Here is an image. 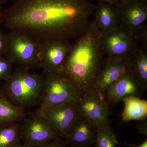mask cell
<instances>
[{"mask_svg": "<svg viewBox=\"0 0 147 147\" xmlns=\"http://www.w3.org/2000/svg\"><path fill=\"white\" fill-rule=\"evenodd\" d=\"M95 5L89 0H16L3 11L10 30L39 39H76L90 26Z\"/></svg>", "mask_w": 147, "mask_h": 147, "instance_id": "1", "label": "cell"}, {"mask_svg": "<svg viewBox=\"0 0 147 147\" xmlns=\"http://www.w3.org/2000/svg\"><path fill=\"white\" fill-rule=\"evenodd\" d=\"M101 35L91 21L89 28L72 44L63 74L80 94L93 88L105 54Z\"/></svg>", "mask_w": 147, "mask_h": 147, "instance_id": "2", "label": "cell"}, {"mask_svg": "<svg viewBox=\"0 0 147 147\" xmlns=\"http://www.w3.org/2000/svg\"><path fill=\"white\" fill-rule=\"evenodd\" d=\"M44 87L43 74L16 67L1 89L6 98L16 107L25 110L40 104Z\"/></svg>", "mask_w": 147, "mask_h": 147, "instance_id": "3", "label": "cell"}, {"mask_svg": "<svg viewBox=\"0 0 147 147\" xmlns=\"http://www.w3.org/2000/svg\"><path fill=\"white\" fill-rule=\"evenodd\" d=\"M5 55L18 67L27 70L40 66L41 41L26 32L11 30Z\"/></svg>", "mask_w": 147, "mask_h": 147, "instance_id": "4", "label": "cell"}, {"mask_svg": "<svg viewBox=\"0 0 147 147\" xmlns=\"http://www.w3.org/2000/svg\"><path fill=\"white\" fill-rule=\"evenodd\" d=\"M42 101L36 113L52 106L67 103H75L80 93L63 74L45 72Z\"/></svg>", "mask_w": 147, "mask_h": 147, "instance_id": "5", "label": "cell"}, {"mask_svg": "<svg viewBox=\"0 0 147 147\" xmlns=\"http://www.w3.org/2000/svg\"><path fill=\"white\" fill-rule=\"evenodd\" d=\"M22 121V142L27 147H37L61 137L50 121L35 112Z\"/></svg>", "mask_w": 147, "mask_h": 147, "instance_id": "6", "label": "cell"}, {"mask_svg": "<svg viewBox=\"0 0 147 147\" xmlns=\"http://www.w3.org/2000/svg\"><path fill=\"white\" fill-rule=\"evenodd\" d=\"M79 115L84 116L97 127L108 126L111 113L104 95L94 87L80 94L75 102Z\"/></svg>", "mask_w": 147, "mask_h": 147, "instance_id": "7", "label": "cell"}, {"mask_svg": "<svg viewBox=\"0 0 147 147\" xmlns=\"http://www.w3.org/2000/svg\"><path fill=\"white\" fill-rule=\"evenodd\" d=\"M72 44L64 39L46 40L41 41L40 67L45 72L63 74Z\"/></svg>", "mask_w": 147, "mask_h": 147, "instance_id": "8", "label": "cell"}, {"mask_svg": "<svg viewBox=\"0 0 147 147\" xmlns=\"http://www.w3.org/2000/svg\"><path fill=\"white\" fill-rule=\"evenodd\" d=\"M101 41L105 55L110 58L128 59L139 47L136 37L119 26L101 35Z\"/></svg>", "mask_w": 147, "mask_h": 147, "instance_id": "9", "label": "cell"}, {"mask_svg": "<svg viewBox=\"0 0 147 147\" xmlns=\"http://www.w3.org/2000/svg\"><path fill=\"white\" fill-rule=\"evenodd\" d=\"M116 6L119 26L134 35L147 19V0H120Z\"/></svg>", "mask_w": 147, "mask_h": 147, "instance_id": "10", "label": "cell"}, {"mask_svg": "<svg viewBox=\"0 0 147 147\" xmlns=\"http://www.w3.org/2000/svg\"><path fill=\"white\" fill-rule=\"evenodd\" d=\"M36 113L43 116L50 121L61 138H65L67 137L71 127L80 116L75 103L55 105Z\"/></svg>", "mask_w": 147, "mask_h": 147, "instance_id": "11", "label": "cell"}, {"mask_svg": "<svg viewBox=\"0 0 147 147\" xmlns=\"http://www.w3.org/2000/svg\"><path fill=\"white\" fill-rule=\"evenodd\" d=\"M146 90L129 70L108 86L104 97L112 103H118L131 97L141 98Z\"/></svg>", "mask_w": 147, "mask_h": 147, "instance_id": "12", "label": "cell"}, {"mask_svg": "<svg viewBox=\"0 0 147 147\" xmlns=\"http://www.w3.org/2000/svg\"><path fill=\"white\" fill-rule=\"evenodd\" d=\"M128 71V59L105 58L94 84L104 95L109 86Z\"/></svg>", "mask_w": 147, "mask_h": 147, "instance_id": "13", "label": "cell"}, {"mask_svg": "<svg viewBox=\"0 0 147 147\" xmlns=\"http://www.w3.org/2000/svg\"><path fill=\"white\" fill-rule=\"evenodd\" d=\"M97 126L84 116H79L69 129L66 142L70 146H91L94 144Z\"/></svg>", "mask_w": 147, "mask_h": 147, "instance_id": "14", "label": "cell"}, {"mask_svg": "<svg viewBox=\"0 0 147 147\" xmlns=\"http://www.w3.org/2000/svg\"><path fill=\"white\" fill-rule=\"evenodd\" d=\"M95 24L101 35L119 26L116 5L98 2L94 9Z\"/></svg>", "mask_w": 147, "mask_h": 147, "instance_id": "15", "label": "cell"}, {"mask_svg": "<svg viewBox=\"0 0 147 147\" xmlns=\"http://www.w3.org/2000/svg\"><path fill=\"white\" fill-rule=\"evenodd\" d=\"M128 70L146 90L147 89V50L139 47L128 59Z\"/></svg>", "mask_w": 147, "mask_h": 147, "instance_id": "16", "label": "cell"}, {"mask_svg": "<svg viewBox=\"0 0 147 147\" xmlns=\"http://www.w3.org/2000/svg\"><path fill=\"white\" fill-rule=\"evenodd\" d=\"M124 108L122 113L123 121H130L131 120L142 121L147 117V100L140 98L131 97L123 100Z\"/></svg>", "mask_w": 147, "mask_h": 147, "instance_id": "17", "label": "cell"}, {"mask_svg": "<svg viewBox=\"0 0 147 147\" xmlns=\"http://www.w3.org/2000/svg\"><path fill=\"white\" fill-rule=\"evenodd\" d=\"M26 115L25 110L12 104L0 89V126L22 121Z\"/></svg>", "mask_w": 147, "mask_h": 147, "instance_id": "18", "label": "cell"}, {"mask_svg": "<svg viewBox=\"0 0 147 147\" xmlns=\"http://www.w3.org/2000/svg\"><path fill=\"white\" fill-rule=\"evenodd\" d=\"M22 143L21 124L15 122L0 126V147H16Z\"/></svg>", "mask_w": 147, "mask_h": 147, "instance_id": "19", "label": "cell"}, {"mask_svg": "<svg viewBox=\"0 0 147 147\" xmlns=\"http://www.w3.org/2000/svg\"><path fill=\"white\" fill-rule=\"evenodd\" d=\"M94 147H117L119 143L108 126L97 127Z\"/></svg>", "mask_w": 147, "mask_h": 147, "instance_id": "20", "label": "cell"}, {"mask_svg": "<svg viewBox=\"0 0 147 147\" xmlns=\"http://www.w3.org/2000/svg\"><path fill=\"white\" fill-rule=\"evenodd\" d=\"M12 62L6 57L0 56V80L5 82L9 78L13 71Z\"/></svg>", "mask_w": 147, "mask_h": 147, "instance_id": "21", "label": "cell"}, {"mask_svg": "<svg viewBox=\"0 0 147 147\" xmlns=\"http://www.w3.org/2000/svg\"><path fill=\"white\" fill-rule=\"evenodd\" d=\"M134 36L139 40L142 45V47L145 50H147V26L146 25H142L134 33Z\"/></svg>", "mask_w": 147, "mask_h": 147, "instance_id": "22", "label": "cell"}, {"mask_svg": "<svg viewBox=\"0 0 147 147\" xmlns=\"http://www.w3.org/2000/svg\"><path fill=\"white\" fill-rule=\"evenodd\" d=\"M67 144L66 141H64L60 137L37 147H66Z\"/></svg>", "mask_w": 147, "mask_h": 147, "instance_id": "23", "label": "cell"}, {"mask_svg": "<svg viewBox=\"0 0 147 147\" xmlns=\"http://www.w3.org/2000/svg\"><path fill=\"white\" fill-rule=\"evenodd\" d=\"M7 45V35L0 30V56L5 55Z\"/></svg>", "mask_w": 147, "mask_h": 147, "instance_id": "24", "label": "cell"}, {"mask_svg": "<svg viewBox=\"0 0 147 147\" xmlns=\"http://www.w3.org/2000/svg\"><path fill=\"white\" fill-rule=\"evenodd\" d=\"M136 127L137 131L139 134H143L147 137V120L146 119L142 120Z\"/></svg>", "mask_w": 147, "mask_h": 147, "instance_id": "25", "label": "cell"}, {"mask_svg": "<svg viewBox=\"0 0 147 147\" xmlns=\"http://www.w3.org/2000/svg\"><path fill=\"white\" fill-rule=\"evenodd\" d=\"M98 2H102L111 4L113 5H117L120 0H97Z\"/></svg>", "mask_w": 147, "mask_h": 147, "instance_id": "26", "label": "cell"}, {"mask_svg": "<svg viewBox=\"0 0 147 147\" xmlns=\"http://www.w3.org/2000/svg\"><path fill=\"white\" fill-rule=\"evenodd\" d=\"M124 145L131 147H147V140L146 139V141H145L139 146H136L133 144H127V143H125Z\"/></svg>", "mask_w": 147, "mask_h": 147, "instance_id": "27", "label": "cell"}, {"mask_svg": "<svg viewBox=\"0 0 147 147\" xmlns=\"http://www.w3.org/2000/svg\"><path fill=\"white\" fill-rule=\"evenodd\" d=\"M3 11L2 9V5H0V24L3 22Z\"/></svg>", "mask_w": 147, "mask_h": 147, "instance_id": "28", "label": "cell"}, {"mask_svg": "<svg viewBox=\"0 0 147 147\" xmlns=\"http://www.w3.org/2000/svg\"><path fill=\"white\" fill-rule=\"evenodd\" d=\"M9 0H0V5H3L5 4Z\"/></svg>", "mask_w": 147, "mask_h": 147, "instance_id": "29", "label": "cell"}, {"mask_svg": "<svg viewBox=\"0 0 147 147\" xmlns=\"http://www.w3.org/2000/svg\"><path fill=\"white\" fill-rule=\"evenodd\" d=\"M69 147H92L91 146H70Z\"/></svg>", "mask_w": 147, "mask_h": 147, "instance_id": "30", "label": "cell"}, {"mask_svg": "<svg viewBox=\"0 0 147 147\" xmlns=\"http://www.w3.org/2000/svg\"><path fill=\"white\" fill-rule=\"evenodd\" d=\"M16 147H27L26 146V145H25L24 144H23V143H22V144H21L18 145V146H17Z\"/></svg>", "mask_w": 147, "mask_h": 147, "instance_id": "31", "label": "cell"}]
</instances>
